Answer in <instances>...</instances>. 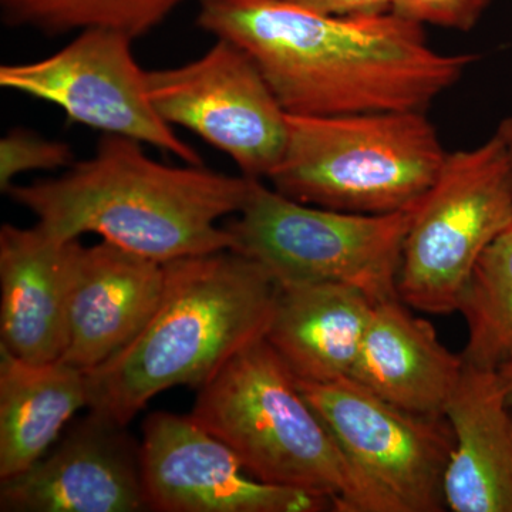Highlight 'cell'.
I'll return each instance as SVG.
<instances>
[{
	"label": "cell",
	"instance_id": "6da1fadb",
	"mask_svg": "<svg viewBox=\"0 0 512 512\" xmlns=\"http://www.w3.org/2000/svg\"><path fill=\"white\" fill-rule=\"evenodd\" d=\"M198 25L241 47L295 116L426 111L477 62L393 12L333 16L289 0H200Z\"/></svg>",
	"mask_w": 512,
	"mask_h": 512
},
{
	"label": "cell",
	"instance_id": "7a4b0ae2",
	"mask_svg": "<svg viewBox=\"0 0 512 512\" xmlns=\"http://www.w3.org/2000/svg\"><path fill=\"white\" fill-rule=\"evenodd\" d=\"M141 144L104 134L96 154L63 177L12 185L6 194L62 241L96 234L160 264L234 248L218 222L241 211L254 178L168 167Z\"/></svg>",
	"mask_w": 512,
	"mask_h": 512
},
{
	"label": "cell",
	"instance_id": "3957f363",
	"mask_svg": "<svg viewBox=\"0 0 512 512\" xmlns=\"http://www.w3.org/2000/svg\"><path fill=\"white\" fill-rule=\"evenodd\" d=\"M164 291L143 330L86 373L90 413L127 426L151 399L178 386L200 389L252 343L265 339L279 285L235 251L164 264Z\"/></svg>",
	"mask_w": 512,
	"mask_h": 512
},
{
	"label": "cell",
	"instance_id": "277c9868",
	"mask_svg": "<svg viewBox=\"0 0 512 512\" xmlns=\"http://www.w3.org/2000/svg\"><path fill=\"white\" fill-rule=\"evenodd\" d=\"M274 190L302 204L355 214L414 210L447 151L426 111L286 116Z\"/></svg>",
	"mask_w": 512,
	"mask_h": 512
},
{
	"label": "cell",
	"instance_id": "5b68a950",
	"mask_svg": "<svg viewBox=\"0 0 512 512\" xmlns=\"http://www.w3.org/2000/svg\"><path fill=\"white\" fill-rule=\"evenodd\" d=\"M266 484L328 497L350 512L352 474L342 451L265 339L252 343L198 389L190 413Z\"/></svg>",
	"mask_w": 512,
	"mask_h": 512
},
{
	"label": "cell",
	"instance_id": "8992f818",
	"mask_svg": "<svg viewBox=\"0 0 512 512\" xmlns=\"http://www.w3.org/2000/svg\"><path fill=\"white\" fill-rule=\"evenodd\" d=\"M414 211L328 210L252 180L244 207L227 228L232 249L264 266L278 285H348L377 302L399 296L397 279Z\"/></svg>",
	"mask_w": 512,
	"mask_h": 512
},
{
	"label": "cell",
	"instance_id": "52a82bcc",
	"mask_svg": "<svg viewBox=\"0 0 512 512\" xmlns=\"http://www.w3.org/2000/svg\"><path fill=\"white\" fill-rule=\"evenodd\" d=\"M512 228V175L503 138L448 153L436 183L414 211L397 292L409 308L457 312L485 249Z\"/></svg>",
	"mask_w": 512,
	"mask_h": 512
},
{
	"label": "cell",
	"instance_id": "ba28073f",
	"mask_svg": "<svg viewBox=\"0 0 512 512\" xmlns=\"http://www.w3.org/2000/svg\"><path fill=\"white\" fill-rule=\"evenodd\" d=\"M298 384L348 463L355 488L350 512L444 510L454 448L446 416L406 412L352 379Z\"/></svg>",
	"mask_w": 512,
	"mask_h": 512
},
{
	"label": "cell",
	"instance_id": "9c48e42d",
	"mask_svg": "<svg viewBox=\"0 0 512 512\" xmlns=\"http://www.w3.org/2000/svg\"><path fill=\"white\" fill-rule=\"evenodd\" d=\"M146 77L161 119L227 154L244 177L269 178L284 154L288 113L241 47L217 39L200 59Z\"/></svg>",
	"mask_w": 512,
	"mask_h": 512
},
{
	"label": "cell",
	"instance_id": "30bf717a",
	"mask_svg": "<svg viewBox=\"0 0 512 512\" xmlns=\"http://www.w3.org/2000/svg\"><path fill=\"white\" fill-rule=\"evenodd\" d=\"M117 30L87 29L55 55L3 64L0 86L55 104L73 123L161 148L190 165L200 154L161 119L147 90V72Z\"/></svg>",
	"mask_w": 512,
	"mask_h": 512
},
{
	"label": "cell",
	"instance_id": "8fae6325",
	"mask_svg": "<svg viewBox=\"0 0 512 512\" xmlns=\"http://www.w3.org/2000/svg\"><path fill=\"white\" fill-rule=\"evenodd\" d=\"M148 511H335L322 495L266 484L190 414L151 413L140 444Z\"/></svg>",
	"mask_w": 512,
	"mask_h": 512
},
{
	"label": "cell",
	"instance_id": "7c38bea8",
	"mask_svg": "<svg viewBox=\"0 0 512 512\" xmlns=\"http://www.w3.org/2000/svg\"><path fill=\"white\" fill-rule=\"evenodd\" d=\"M0 511H148L140 446L126 426L90 413L52 453L0 480Z\"/></svg>",
	"mask_w": 512,
	"mask_h": 512
},
{
	"label": "cell",
	"instance_id": "4fadbf2b",
	"mask_svg": "<svg viewBox=\"0 0 512 512\" xmlns=\"http://www.w3.org/2000/svg\"><path fill=\"white\" fill-rule=\"evenodd\" d=\"M164 264L109 241L69 245L67 339L62 360L83 372L126 348L164 291Z\"/></svg>",
	"mask_w": 512,
	"mask_h": 512
},
{
	"label": "cell",
	"instance_id": "5bb4252c",
	"mask_svg": "<svg viewBox=\"0 0 512 512\" xmlns=\"http://www.w3.org/2000/svg\"><path fill=\"white\" fill-rule=\"evenodd\" d=\"M70 242L39 224L0 229V349L25 362L62 360Z\"/></svg>",
	"mask_w": 512,
	"mask_h": 512
},
{
	"label": "cell",
	"instance_id": "9a60e30c",
	"mask_svg": "<svg viewBox=\"0 0 512 512\" xmlns=\"http://www.w3.org/2000/svg\"><path fill=\"white\" fill-rule=\"evenodd\" d=\"M463 372V356L394 296L375 303L349 379L406 412L444 416Z\"/></svg>",
	"mask_w": 512,
	"mask_h": 512
},
{
	"label": "cell",
	"instance_id": "2e32d148",
	"mask_svg": "<svg viewBox=\"0 0 512 512\" xmlns=\"http://www.w3.org/2000/svg\"><path fill=\"white\" fill-rule=\"evenodd\" d=\"M454 448L444 501L454 512H512V407L498 370L464 363L447 404Z\"/></svg>",
	"mask_w": 512,
	"mask_h": 512
},
{
	"label": "cell",
	"instance_id": "e0dca14e",
	"mask_svg": "<svg viewBox=\"0 0 512 512\" xmlns=\"http://www.w3.org/2000/svg\"><path fill=\"white\" fill-rule=\"evenodd\" d=\"M375 303L348 285H279L265 340L302 382L349 379Z\"/></svg>",
	"mask_w": 512,
	"mask_h": 512
},
{
	"label": "cell",
	"instance_id": "ac0fdd59",
	"mask_svg": "<svg viewBox=\"0 0 512 512\" xmlns=\"http://www.w3.org/2000/svg\"><path fill=\"white\" fill-rule=\"evenodd\" d=\"M87 404L83 370L63 360L25 362L0 349V480L45 456Z\"/></svg>",
	"mask_w": 512,
	"mask_h": 512
},
{
	"label": "cell",
	"instance_id": "d6986e66",
	"mask_svg": "<svg viewBox=\"0 0 512 512\" xmlns=\"http://www.w3.org/2000/svg\"><path fill=\"white\" fill-rule=\"evenodd\" d=\"M457 312L468 329L464 363L498 370L512 362V228L478 259Z\"/></svg>",
	"mask_w": 512,
	"mask_h": 512
},
{
	"label": "cell",
	"instance_id": "ffe728a7",
	"mask_svg": "<svg viewBox=\"0 0 512 512\" xmlns=\"http://www.w3.org/2000/svg\"><path fill=\"white\" fill-rule=\"evenodd\" d=\"M183 0H0L9 25L49 35L110 29L131 39L157 28Z\"/></svg>",
	"mask_w": 512,
	"mask_h": 512
},
{
	"label": "cell",
	"instance_id": "44dd1931",
	"mask_svg": "<svg viewBox=\"0 0 512 512\" xmlns=\"http://www.w3.org/2000/svg\"><path fill=\"white\" fill-rule=\"evenodd\" d=\"M73 161L72 148L26 130H13L0 140V188L9 190L18 175L56 170Z\"/></svg>",
	"mask_w": 512,
	"mask_h": 512
},
{
	"label": "cell",
	"instance_id": "7402d4cb",
	"mask_svg": "<svg viewBox=\"0 0 512 512\" xmlns=\"http://www.w3.org/2000/svg\"><path fill=\"white\" fill-rule=\"evenodd\" d=\"M491 0H392L390 12L420 26H437L470 32Z\"/></svg>",
	"mask_w": 512,
	"mask_h": 512
},
{
	"label": "cell",
	"instance_id": "603a6c76",
	"mask_svg": "<svg viewBox=\"0 0 512 512\" xmlns=\"http://www.w3.org/2000/svg\"><path fill=\"white\" fill-rule=\"evenodd\" d=\"M303 8L333 16H366L390 12L392 0H289Z\"/></svg>",
	"mask_w": 512,
	"mask_h": 512
},
{
	"label": "cell",
	"instance_id": "cb8c5ba5",
	"mask_svg": "<svg viewBox=\"0 0 512 512\" xmlns=\"http://www.w3.org/2000/svg\"><path fill=\"white\" fill-rule=\"evenodd\" d=\"M497 133L503 138L505 146H507L508 157H510L511 175H512V114L505 117L497 128Z\"/></svg>",
	"mask_w": 512,
	"mask_h": 512
},
{
	"label": "cell",
	"instance_id": "d4e9b609",
	"mask_svg": "<svg viewBox=\"0 0 512 512\" xmlns=\"http://www.w3.org/2000/svg\"><path fill=\"white\" fill-rule=\"evenodd\" d=\"M498 375H500L501 382H503L507 402L512 407V362L500 367V369H498Z\"/></svg>",
	"mask_w": 512,
	"mask_h": 512
}]
</instances>
